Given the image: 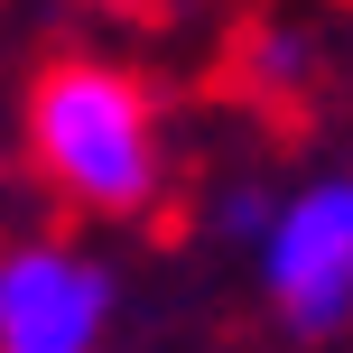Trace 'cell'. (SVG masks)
Returning <instances> with one entry per match:
<instances>
[{"instance_id":"obj_1","label":"cell","mask_w":353,"mask_h":353,"mask_svg":"<svg viewBox=\"0 0 353 353\" xmlns=\"http://www.w3.org/2000/svg\"><path fill=\"white\" fill-rule=\"evenodd\" d=\"M28 159L74 214H149L168 186L159 103L112 56H56L28 84Z\"/></svg>"},{"instance_id":"obj_2","label":"cell","mask_w":353,"mask_h":353,"mask_svg":"<svg viewBox=\"0 0 353 353\" xmlns=\"http://www.w3.org/2000/svg\"><path fill=\"white\" fill-rule=\"evenodd\" d=\"M261 261V298L288 335H344L353 325V168H325L279 195L270 232L251 242Z\"/></svg>"},{"instance_id":"obj_3","label":"cell","mask_w":353,"mask_h":353,"mask_svg":"<svg viewBox=\"0 0 353 353\" xmlns=\"http://www.w3.org/2000/svg\"><path fill=\"white\" fill-rule=\"evenodd\" d=\"M112 270L74 242L0 251V353H103L112 335Z\"/></svg>"},{"instance_id":"obj_4","label":"cell","mask_w":353,"mask_h":353,"mask_svg":"<svg viewBox=\"0 0 353 353\" xmlns=\"http://www.w3.org/2000/svg\"><path fill=\"white\" fill-rule=\"evenodd\" d=\"M251 74H261L270 93H298L307 74H316V56H307L298 28H261V37H251Z\"/></svg>"},{"instance_id":"obj_5","label":"cell","mask_w":353,"mask_h":353,"mask_svg":"<svg viewBox=\"0 0 353 353\" xmlns=\"http://www.w3.org/2000/svg\"><path fill=\"white\" fill-rule=\"evenodd\" d=\"M270 214H279V195H261V186H223L214 223H223L232 242H261V232H270Z\"/></svg>"},{"instance_id":"obj_6","label":"cell","mask_w":353,"mask_h":353,"mask_svg":"<svg viewBox=\"0 0 353 353\" xmlns=\"http://www.w3.org/2000/svg\"><path fill=\"white\" fill-rule=\"evenodd\" d=\"M112 10H140V0H112Z\"/></svg>"}]
</instances>
